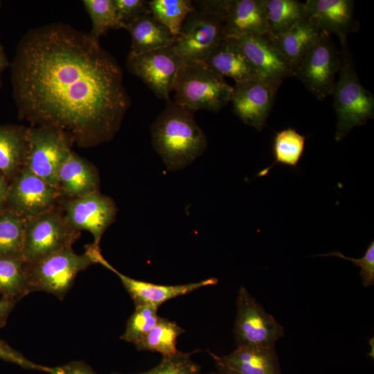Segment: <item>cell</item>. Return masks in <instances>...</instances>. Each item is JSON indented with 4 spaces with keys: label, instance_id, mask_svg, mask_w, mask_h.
I'll list each match as a JSON object with an SVG mask.
<instances>
[{
    "label": "cell",
    "instance_id": "cell-26",
    "mask_svg": "<svg viewBox=\"0 0 374 374\" xmlns=\"http://www.w3.org/2000/svg\"><path fill=\"white\" fill-rule=\"evenodd\" d=\"M267 33L281 34L308 17L305 3L296 0H265Z\"/></svg>",
    "mask_w": 374,
    "mask_h": 374
},
{
    "label": "cell",
    "instance_id": "cell-30",
    "mask_svg": "<svg viewBox=\"0 0 374 374\" xmlns=\"http://www.w3.org/2000/svg\"><path fill=\"white\" fill-rule=\"evenodd\" d=\"M148 6L152 15L175 37L179 33L188 15L195 10L190 0H150Z\"/></svg>",
    "mask_w": 374,
    "mask_h": 374
},
{
    "label": "cell",
    "instance_id": "cell-41",
    "mask_svg": "<svg viewBox=\"0 0 374 374\" xmlns=\"http://www.w3.org/2000/svg\"><path fill=\"white\" fill-rule=\"evenodd\" d=\"M217 368V370H218V373L220 374H238L237 373L233 371H231L225 367H223L222 366H219V365H216Z\"/></svg>",
    "mask_w": 374,
    "mask_h": 374
},
{
    "label": "cell",
    "instance_id": "cell-15",
    "mask_svg": "<svg viewBox=\"0 0 374 374\" xmlns=\"http://www.w3.org/2000/svg\"><path fill=\"white\" fill-rule=\"evenodd\" d=\"M90 253L95 263L100 264L118 276L134 301L135 305H147L158 308L161 304L170 299L217 283V280L215 278H207L197 283L177 285H157L141 281L130 278L114 268L103 256L99 246L92 245L90 247Z\"/></svg>",
    "mask_w": 374,
    "mask_h": 374
},
{
    "label": "cell",
    "instance_id": "cell-10",
    "mask_svg": "<svg viewBox=\"0 0 374 374\" xmlns=\"http://www.w3.org/2000/svg\"><path fill=\"white\" fill-rule=\"evenodd\" d=\"M341 57L330 35L323 33L294 71L315 98L321 100L331 95Z\"/></svg>",
    "mask_w": 374,
    "mask_h": 374
},
{
    "label": "cell",
    "instance_id": "cell-17",
    "mask_svg": "<svg viewBox=\"0 0 374 374\" xmlns=\"http://www.w3.org/2000/svg\"><path fill=\"white\" fill-rule=\"evenodd\" d=\"M225 38L267 33L265 0H217Z\"/></svg>",
    "mask_w": 374,
    "mask_h": 374
},
{
    "label": "cell",
    "instance_id": "cell-34",
    "mask_svg": "<svg viewBox=\"0 0 374 374\" xmlns=\"http://www.w3.org/2000/svg\"><path fill=\"white\" fill-rule=\"evenodd\" d=\"M119 28L134 19L150 13L148 1L114 0Z\"/></svg>",
    "mask_w": 374,
    "mask_h": 374
},
{
    "label": "cell",
    "instance_id": "cell-21",
    "mask_svg": "<svg viewBox=\"0 0 374 374\" xmlns=\"http://www.w3.org/2000/svg\"><path fill=\"white\" fill-rule=\"evenodd\" d=\"M323 33L316 23L308 16L281 34L267 35L294 73V69Z\"/></svg>",
    "mask_w": 374,
    "mask_h": 374
},
{
    "label": "cell",
    "instance_id": "cell-39",
    "mask_svg": "<svg viewBox=\"0 0 374 374\" xmlns=\"http://www.w3.org/2000/svg\"><path fill=\"white\" fill-rule=\"evenodd\" d=\"M10 182L0 173V212L6 208Z\"/></svg>",
    "mask_w": 374,
    "mask_h": 374
},
{
    "label": "cell",
    "instance_id": "cell-20",
    "mask_svg": "<svg viewBox=\"0 0 374 374\" xmlns=\"http://www.w3.org/2000/svg\"><path fill=\"white\" fill-rule=\"evenodd\" d=\"M210 355L216 365L222 366L238 374H281L274 348L237 346L229 355Z\"/></svg>",
    "mask_w": 374,
    "mask_h": 374
},
{
    "label": "cell",
    "instance_id": "cell-36",
    "mask_svg": "<svg viewBox=\"0 0 374 374\" xmlns=\"http://www.w3.org/2000/svg\"><path fill=\"white\" fill-rule=\"evenodd\" d=\"M0 359L17 364L26 369L46 372V366L35 364L26 358L6 343L0 341Z\"/></svg>",
    "mask_w": 374,
    "mask_h": 374
},
{
    "label": "cell",
    "instance_id": "cell-8",
    "mask_svg": "<svg viewBox=\"0 0 374 374\" xmlns=\"http://www.w3.org/2000/svg\"><path fill=\"white\" fill-rule=\"evenodd\" d=\"M80 235L66 222L60 207L26 219L22 258L25 263L37 262L53 253L71 248Z\"/></svg>",
    "mask_w": 374,
    "mask_h": 374
},
{
    "label": "cell",
    "instance_id": "cell-9",
    "mask_svg": "<svg viewBox=\"0 0 374 374\" xmlns=\"http://www.w3.org/2000/svg\"><path fill=\"white\" fill-rule=\"evenodd\" d=\"M233 333L237 346L274 348L283 328L256 301L244 287L239 289Z\"/></svg>",
    "mask_w": 374,
    "mask_h": 374
},
{
    "label": "cell",
    "instance_id": "cell-28",
    "mask_svg": "<svg viewBox=\"0 0 374 374\" xmlns=\"http://www.w3.org/2000/svg\"><path fill=\"white\" fill-rule=\"evenodd\" d=\"M184 332L175 322L159 317L154 326L135 346L140 350L159 353L163 357L172 356L179 351L177 339Z\"/></svg>",
    "mask_w": 374,
    "mask_h": 374
},
{
    "label": "cell",
    "instance_id": "cell-35",
    "mask_svg": "<svg viewBox=\"0 0 374 374\" xmlns=\"http://www.w3.org/2000/svg\"><path fill=\"white\" fill-rule=\"evenodd\" d=\"M336 256L353 262L361 269L360 276L365 287L372 286L374 284V241L368 244L364 256L361 258L355 259L347 257L339 251L329 253L319 254L317 256Z\"/></svg>",
    "mask_w": 374,
    "mask_h": 374
},
{
    "label": "cell",
    "instance_id": "cell-2",
    "mask_svg": "<svg viewBox=\"0 0 374 374\" xmlns=\"http://www.w3.org/2000/svg\"><path fill=\"white\" fill-rule=\"evenodd\" d=\"M152 143L169 171L184 170L207 148L206 136L193 112L173 101L158 115L151 126Z\"/></svg>",
    "mask_w": 374,
    "mask_h": 374
},
{
    "label": "cell",
    "instance_id": "cell-1",
    "mask_svg": "<svg viewBox=\"0 0 374 374\" xmlns=\"http://www.w3.org/2000/svg\"><path fill=\"white\" fill-rule=\"evenodd\" d=\"M18 115L91 148L118 132L131 100L117 61L89 33L64 24L28 30L11 65Z\"/></svg>",
    "mask_w": 374,
    "mask_h": 374
},
{
    "label": "cell",
    "instance_id": "cell-11",
    "mask_svg": "<svg viewBox=\"0 0 374 374\" xmlns=\"http://www.w3.org/2000/svg\"><path fill=\"white\" fill-rule=\"evenodd\" d=\"M59 206L74 230L89 231L96 245L116 220L118 208L113 199L100 191L76 199H61Z\"/></svg>",
    "mask_w": 374,
    "mask_h": 374
},
{
    "label": "cell",
    "instance_id": "cell-44",
    "mask_svg": "<svg viewBox=\"0 0 374 374\" xmlns=\"http://www.w3.org/2000/svg\"><path fill=\"white\" fill-rule=\"evenodd\" d=\"M1 1H0V7H1Z\"/></svg>",
    "mask_w": 374,
    "mask_h": 374
},
{
    "label": "cell",
    "instance_id": "cell-12",
    "mask_svg": "<svg viewBox=\"0 0 374 374\" xmlns=\"http://www.w3.org/2000/svg\"><path fill=\"white\" fill-rule=\"evenodd\" d=\"M60 199L57 188L24 167L10 182L6 208L28 219L56 207Z\"/></svg>",
    "mask_w": 374,
    "mask_h": 374
},
{
    "label": "cell",
    "instance_id": "cell-7",
    "mask_svg": "<svg viewBox=\"0 0 374 374\" xmlns=\"http://www.w3.org/2000/svg\"><path fill=\"white\" fill-rule=\"evenodd\" d=\"M73 141L63 130L51 126H30L24 167L57 188L60 167L72 152Z\"/></svg>",
    "mask_w": 374,
    "mask_h": 374
},
{
    "label": "cell",
    "instance_id": "cell-31",
    "mask_svg": "<svg viewBox=\"0 0 374 374\" xmlns=\"http://www.w3.org/2000/svg\"><path fill=\"white\" fill-rule=\"evenodd\" d=\"M82 3L91 21L89 35L99 42L110 29L119 28L114 0H84Z\"/></svg>",
    "mask_w": 374,
    "mask_h": 374
},
{
    "label": "cell",
    "instance_id": "cell-22",
    "mask_svg": "<svg viewBox=\"0 0 374 374\" xmlns=\"http://www.w3.org/2000/svg\"><path fill=\"white\" fill-rule=\"evenodd\" d=\"M204 63L208 69L235 83L258 78L249 60L231 38H224L212 51Z\"/></svg>",
    "mask_w": 374,
    "mask_h": 374
},
{
    "label": "cell",
    "instance_id": "cell-32",
    "mask_svg": "<svg viewBox=\"0 0 374 374\" xmlns=\"http://www.w3.org/2000/svg\"><path fill=\"white\" fill-rule=\"evenodd\" d=\"M157 308L147 305H135L121 339L136 345L157 323Z\"/></svg>",
    "mask_w": 374,
    "mask_h": 374
},
{
    "label": "cell",
    "instance_id": "cell-23",
    "mask_svg": "<svg viewBox=\"0 0 374 374\" xmlns=\"http://www.w3.org/2000/svg\"><path fill=\"white\" fill-rule=\"evenodd\" d=\"M131 37L130 53L139 55L170 46L175 39L171 32L152 14L144 15L123 26Z\"/></svg>",
    "mask_w": 374,
    "mask_h": 374
},
{
    "label": "cell",
    "instance_id": "cell-18",
    "mask_svg": "<svg viewBox=\"0 0 374 374\" xmlns=\"http://www.w3.org/2000/svg\"><path fill=\"white\" fill-rule=\"evenodd\" d=\"M305 3L308 17L320 30L328 35L335 34L340 44L348 41V35L359 28L354 17L353 0H308Z\"/></svg>",
    "mask_w": 374,
    "mask_h": 374
},
{
    "label": "cell",
    "instance_id": "cell-40",
    "mask_svg": "<svg viewBox=\"0 0 374 374\" xmlns=\"http://www.w3.org/2000/svg\"><path fill=\"white\" fill-rule=\"evenodd\" d=\"M10 62L6 57L3 47L0 43V76L4 69L8 67Z\"/></svg>",
    "mask_w": 374,
    "mask_h": 374
},
{
    "label": "cell",
    "instance_id": "cell-38",
    "mask_svg": "<svg viewBox=\"0 0 374 374\" xmlns=\"http://www.w3.org/2000/svg\"><path fill=\"white\" fill-rule=\"evenodd\" d=\"M15 304L10 301L0 298V327H3L6 324Z\"/></svg>",
    "mask_w": 374,
    "mask_h": 374
},
{
    "label": "cell",
    "instance_id": "cell-24",
    "mask_svg": "<svg viewBox=\"0 0 374 374\" xmlns=\"http://www.w3.org/2000/svg\"><path fill=\"white\" fill-rule=\"evenodd\" d=\"M28 127L18 125H0V173L9 182L24 168Z\"/></svg>",
    "mask_w": 374,
    "mask_h": 374
},
{
    "label": "cell",
    "instance_id": "cell-5",
    "mask_svg": "<svg viewBox=\"0 0 374 374\" xmlns=\"http://www.w3.org/2000/svg\"><path fill=\"white\" fill-rule=\"evenodd\" d=\"M233 86L202 62L181 63L174 84V103L192 112H217L230 103Z\"/></svg>",
    "mask_w": 374,
    "mask_h": 374
},
{
    "label": "cell",
    "instance_id": "cell-37",
    "mask_svg": "<svg viewBox=\"0 0 374 374\" xmlns=\"http://www.w3.org/2000/svg\"><path fill=\"white\" fill-rule=\"evenodd\" d=\"M46 373L48 374H96L89 365L82 361H72L55 367L46 366Z\"/></svg>",
    "mask_w": 374,
    "mask_h": 374
},
{
    "label": "cell",
    "instance_id": "cell-3",
    "mask_svg": "<svg viewBox=\"0 0 374 374\" xmlns=\"http://www.w3.org/2000/svg\"><path fill=\"white\" fill-rule=\"evenodd\" d=\"M340 44L339 78L331 94L337 115L336 141L344 139L354 127L366 124L374 117V96L359 80L348 41Z\"/></svg>",
    "mask_w": 374,
    "mask_h": 374
},
{
    "label": "cell",
    "instance_id": "cell-42",
    "mask_svg": "<svg viewBox=\"0 0 374 374\" xmlns=\"http://www.w3.org/2000/svg\"><path fill=\"white\" fill-rule=\"evenodd\" d=\"M207 374H220V373L218 372H212V373H207Z\"/></svg>",
    "mask_w": 374,
    "mask_h": 374
},
{
    "label": "cell",
    "instance_id": "cell-19",
    "mask_svg": "<svg viewBox=\"0 0 374 374\" xmlns=\"http://www.w3.org/2000/svg\"><path fill=\"white\" fill-rule=\"evenodd\" d=\"M99 188L100 177L97 168L72 151L57 175V188L61 199L82 197L98 192Z\"/></svg>",
    "mask_w": 374,
    "mask_h": 374
},
{
    "label": "cell",
    "instance_id": "cell-16",
    "mask_svg": "<svg viewBox=\"0 0 374 374\" xmlns=\"http://www.w3.org/2000/svg\"><path fill=\"white\" fill-rule=\"evenodd\" d=\"M240 48L257 76L282 84L293 76V71L267 34L231 38Z\"/></svg>",
    "mask_w": 374,
    "mask_h": 374
},
{
    "label": "cell",
    "instance_id": "cell-4",
    "mask_svg": "<svg viewBox=\"0 0 374 374\" xmlns=\"http://www.w3.org/2000/svg\"><path fill=\"white\" fill-rule=\"evenodd\" d=\"M191 12L171 47L181 63L204 62L225 38L224 22L216 0L193 1Z\"/></svg>",
    "mask_w": 374,
    "mask_h": 374
},
{
    "label": "cell",
    "instance_id": "cell-14",
    "mask_svg": "<svg viewBox=\"0 0 374 374\" xmlns=\"http://www.w3.org/2000/svg\"><path fill=\"white\" fill-rule=\"evenodd\" d=\"M280 84L259 78L235 83L230 100L234 114L245 125L262 131Z\"/></svg>",
    "mask_w": 374,
    "mask_h": 374
},
{
    "label": "cell",
    "instance_id": "cell-13",
    "mask_svg": "<svg viewBox=\"0 0 374 374\" xmlns=\"http://www.w3.org/2000/svg\"><path fill=\"white\" fill-rule=\"evenodd\" d=\"M181 64L171 46L139 55L129 53L126 61L130 73L139 78L158 98L166 100Z\"/></svg>",
    "mask_w": 374,
    "mask_h": 374
},
{
    "label": "cell",
    "instance_id": "cell-43",
    "mask_svg": "<svg viewBox=\"0 0 374 374\" xmlns=\"http://www.w3.org/2000/svg\"><path fill=\"white\" fill-rule=\"evenodd\" d=\"M1 86H2V82H1V78H0V89H1Z\"/></svg>",
    "mask_w": 374,
    "mask_h": 374
},
{
    "label": "cell",
    "instance_id": "cell-25",
    "mask_svg": "<svg viewBox=\"0 0 374 374\" xmlns=\"http://www.w3.org/2000/svg\"><path fill=\"white\" fill-rule=\"evenodd\" d=\"M306 137L294 128L288 127L276 133L272 145L274 163L261 170L258 177H264L276 165H283L296 168L305 146Z\"/></svg>",
    "mask_w": 374,
    "mask_h": 374
},
{
    "label": "cell",
    "instance_id": "cell-27",
    "mask_svg": "<svg viewBox=\"0 0 374 374\" xmlns=\"http://www.w3.org/2000/svg\"><path fill=\"white\" fill-rule=\"evenodd\" d=\"M30 293L21 257L0 258V296L16 303Z\"/></svg>",
    "mask_w": 374,
    "mask_h": 374
},
{
    "label": "cell",
    "instance_id": "cell-6",
    "mask_svg": "<svg viewBox=\"0 0 374 374\" xmlns=\"http://www.w3.org/2000/svg\"><path fill=\"white\" fill-rule=\"evenodd\" d=\"M96 264L86 249L82 254L72 247L53 253L37 262L25 263L30 292H45L62 299L77 275Z\"/></svg>",
    "mask_w": 374,
    "mask_h": 374
},
{
    "label": "cell",
    "instance_id": "cell-29",
    "mask_svg": "<svg viewBox=\"0 0 374 374\" xmlns=\"http://www.w3.org/2000/svg\"><path fill=\"white\" fill-rule=\"evenodd\" d=\"M26 226L24 217L8 208L0 212V258H22Z\"/></svg>",
    "mask_w": 374,
    "mask_h": 374
},
{
    "label": "cell",
    "instance_id": "cell-33",
    "mask_svg": "<svg viewBox=\"0 0 374 374\" xmlns=\"http://www.w3.org/2000/svg\"><path fill=\"white\" fill-rule=\"evenodd\" d=\"M199 366L191 359V353L178 351L172 356L163 357L154 368L135 374H199ZM112 374H122L114 373Z\"/></svg>",
    "mask_w": 374,
    "mask_h": 374
}]
</instances>
